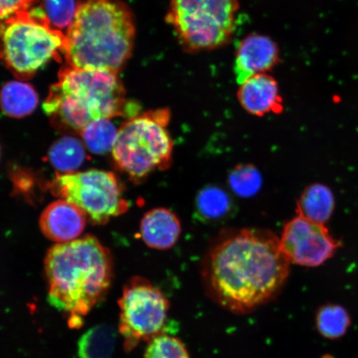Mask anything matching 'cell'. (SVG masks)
<instances>
[{"instance_id":"obj_8","label":"cell","mask_w":358,"mask_h":358,"mask_svg":"<svg viewBox=\"0 0 358 358\" xmlns=\"http://www.w3.org/2000/svg\"><path fill=\"white\" fill-rule=\"evenodd\" d=\"M48 187L53 195L83 210L95 225H104L129 207L117 178L103 170L57 173Z\"/></svg>"},{"instance_id":"obj_5","label":"cell","mask_w":358,"mask_h":358,"mask_svg":"<svg viewBox=\"0 0 358 358\" xmlns=\"http://www.w3.org/2000/svg\"><path fill=\"white\" fill-rule=\"evenodd\" d=\"M66 34L34 8L0 19V61L15 78L29 80L66 53Z\"/></svg>"},{"instance_id":"obj_11","label":"cell","mask_w":358,"mask_h":358,"mask_svg":"<svg viewBox=\"0 0 358 358\" xmlns=\"http://www.w3.org/2000/svg\"><path fill=\"white\" fill-rule=\"evenodd\" d=\"M280 62L278 45L266 35L250 34L236 48L234 73L237 83L243 84L255 75L268 73Z\"/></svg>"},{"instance_id":"obj_24","label":"cell","mask_w":358,"mask_h":358,"mask_svg":"<svg viewBox=\"0 0 358 358\" xmlns=\"http://www.w3.org/2000/svg\"><path fill=\"white\" fill-rule=\"evenodd\" d=\"M145 358H190L180 339L167 334L157 336L148 343Z\"/></svg>"},{"instance_id":"obj_25","label":"cell","mask_w":358,"mask_h":358,"mask_svg":"<svg viewBox=\"0 0 358 358\" xmlns=\"http://www.w3.org/2000/svg\"><path fill=\"white\" fill-rule=\"evenodd\" d=\"M35 0H0V19L29 10Z\"/></svg>"},{"instance_id":"obj_2","label":"cell","mask_w":358,"mask_h":358,"mask_svg":"<svg viewBox=\"0 0 358 358\" xmlns=\"http://www.w3.org/2000/svg\"><path fill=\"white\" fill-rule=\"evenodd\" d=\"M48 302L76 328L105 298L113 278L109 250L93 236L57 243L44 261Z\"/></svg>"},{"instance_id":"obj_9","label":"cell","mask_w":358,"mask_h":358,"mask_svg":"<svg viewBox=\"0 0 358 358\" xmlns=\"http://www.w3.org/2000/svg\"><path fill=\"white\" fill-rule=\"evenodd\" d=\"M119 331L125 350L131 352L143 342L164 332L170 303L164 294L142 277H134L124 286L119 301Z\"/></svg>"},{"instance_id":"obj_16","label":"cell","mask_w":358,"mask_h":358,"mask_svg":"<svg viewBox=\"0 0 358 358\" xmlns=\"http://www.w3.org/2000/svg\"><path fill=\"white\" fill-rule=\"evenodd\" d=\"M39 98L30 84L12 80L3 85L0 91V109L8 117H26L37 109Z\"/></svg>"},{"instance_id":"obj_10","label":"cell","mask_w":358,"mask_h":358,"mask_svg":"<svg viewBox=\"0 0 358 358\" xmlns=\"http://www.w3.org/2000/svg\"><path fill=\"white\" fill-rule=\"evenodd\" d=\"M280 244L290 264L306 267L323 265L341 246L323 224L299 216L286 223Z\"/></svg>"},{"instance_id":"obj_1","label":"cell","mask_w":358,"mask_h":358,"mask_svg":"<svg viewBox=\"0 0 358 358\" xmlns=\"http://www.w3.org/2000/svg\"><path fill=\"white\" fill-rule=\"evenodd\" d=\"M289 266L273 232L241 229L227 232L215 243L204 259L201 278L215 303L244 315L279 294Z\"/></svg>"},{"instance_id":"obj_4","label":"cell","mask_w":358,"mask_h":358,"mask_svg":"<svg viewBox=\"0 0 358 358\" xmlns=\"http://www.w3.org/2000/svg\"><path fill=\"white\" fill-rule=\"evenodd\" d=\"M136 108L129 106L118 73L69 65L62 67L43 103L45 113L55 127L79 133L94 120L128 113L133 117Z\"/></svg>"},{"instance_id":"obj_6","label":"cell","mask_w":358,"mask_h":358,"mask_svg":"<svg viewBox=\"0 0 358 358\" xmlns=\"http://www.w3.org/2000/svg\"><path fill=\"white\" fill-rule=\"evenodd\" d=\"M171 118L168 108L133 116L118 131L112 155L117 167L140 182L156 170L172 164L173 143L167 127Z\"/></svg>"},{"instance_id":"obj_17","label":"cell","mask_w":358,"mask_h":358,"mask_svg":"<svg viewBox=\"0 0 358 358\" xmlns=\"http://www.w3.org/2000/svg\"><path fill=\"white\" fill-rule=\"evenodd\" d=\"M86 150L78 138L66 136L59 138L48 151V160L58 173H73L86 159Z\"/></svg>"},{"instance_id":"obj_18","label":"cell","mask_w":358,"mask_h":358,"mask_svg":"<svg viewBox=\"0 0 358 358\" xmlns=\"http://www.w3.org/2000/svg\"><path fill=\"white\" fill-rule=\"evenodd\" d=\"M116 334L112 327L99 324L88 329L78 342L79 358H110L115 347Z\"/></svg>"},{"instance_id":"obj_12","label":"cell","mask_w":358,"mask_h":358,"mask_svg":"<svg viewBox=\"0 0 358 358\" xmlns=\"http://www.w3.org/2000/svg\"><path fill=\"white\" fill-rule=\"evenodd\" d=\"M87 215L70 201L59 199L49 204L40 216L45 236L57 243L78 239L86 227Z\"/></svg>"},{"instance_id":"obj_7","label":"cell","mask_w":358,"mask_h":358,"mask_svg":"<svg viewBox=\"0 0 358 358\" xmlns=\"http://www.w3.org/2000/svg\"><path fill=\"white\" fill-rule=\"evenodd\" d=\"M238 0H169L165 21L187 52L212 51L234 37Z\"/></svg>"},{"instance_id":"obj_19","label":"cell","mask_w":358,"mask_h":358,"mask_svg":"<svg viewBox=\"0 0 358 358\" xmlns=\"http://www.w3.org/2000/svg\"><path fill=\"white\" fill-rule=\"evenodd\" d=\"M119 129L108 119L94 120L80 131L84 144L96 155H104L113 150Z\"/></svg>"},{"instance_id":"obj_14","label":"cell","mask_w":358,"mask_h":358,"mask_svg":"<svg viewBox=\"0 0 358 358\" xmlns=\"http://www.w3.org/2000/svg\"><path fill=\"white\" fill-rule=\"evenodd\" d=\"M140 234L143 241L156 250H168L177 243L182 227L178 217L170 210L155 208L143 217Z\"/></svg>"},{"instance_id":"obj_20","label":"cell","mask_w":358,"mask_h":358,"mask_svg":"<svg viewBox=\"0 0 358 358\" xmlns=\"http://www.w3.org/2000/svg\"><path fill=\"white\" fill-rule=\"evenodd\" d=\"M196 208L200 217L206 220H218L231 213L232 201L230 196L221 187L208 186L199 192Z\"/></svg>"},{"instance_id":"obj_15","label":"cell","mask_w":358,"mask_h":358,"mask_svg":"<svg viewBox=\"0 0 358 358\" xmlns=\"http://www.w3.org/2000/svg\"><path fill=\"white\" fill-rule=\"evenodd\" d=\"M335 199L332 190L321 183H313L303 190L297 203V216L324 224L334 213Z\"/></svg>"},{"instance_id":"obj_23","label":"cell","mask_w":358,"mask_h":358,"mask_svg":"<svg viewBox=\"0 0 358 358\" xmlns=\"http://www.w3.org/2000/svg\"><path fill=\"white\" fill-rule=\"evenodd\" d=\"M228 183L235 194L241 198L248 199L256 195L261 189L262 177L253 165H238L230 173Z\"/></svg>"},{"instance_id":"obj_13","label":"cell","mask_w":358,"mask_h":358,"mask_svg":"<svg viewBox=\"0 0 358 358\" xmlns=\"http://www.w3.org/2000/svg\"><path fill=\"white\" fill-rule=\"evenodd\" d=\"M237 98L241 107L252 115L280 114L284 110L278 83L268 73L255 75L241 84Z\"/></svg>"},{"instance_id":"obj_21","label":"cell","mask_w":358,"mask_h":358,"mask_svg":"<svg viewBox=\"0 0 358 358\" xmlns=\"http://www.w3.org/2000/svg\"><path fill=\"white\" fill-rule=\"evenodd\" d=\"M31 8L42 13L53 28L62 32L73 22L78 3L75 0H35Z\"/></svg>"},{"instance_id":"obj_22","label":"cell","mask_w":358,"mask_h":358,"mask_svg":"<svg viewBox=\"0 0 358 358\" xmlns=\"http://www.w3.org/2000/svg\"><path fill=\"white\" fill-rule=\"evenodd\" d=\"M351 320L345 308L329 304L320 308L316 317L319 332L324 338L336 339L346 334Z\"/></svg>"},{"instance_id":"obj_3","label":"cell","mask_w":358,"mask_h":358,"mask_svg":"<svg viewBox=\"0 0 358 358\" xmlns=\"http://www.w3.org/2000/svg\"><path fill=\"white\" fill-rule=\"evenodd\" d=\"M136 34L123 0H82L66 34V65L119 73L132 55Z\"/></svg>"}]
</instances>
